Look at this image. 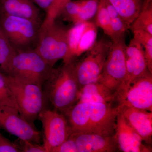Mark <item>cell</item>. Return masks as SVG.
<instances>
[{
    "label": "cell",
    "mask_w": 152,
    "mask_h": 152,
    "mask_svg": "<svg viewBox=\"0 0 152 152\" xmlns=\"http://www.w3.org/2000/svg\"><path fill=\"white\" fill-rule=\"evenodd\" d=\"M68 29L57 23L56 20L43 21L41 25L39 40L34 50L52 68L66 54Z\"/></svg>",
    "instance_id": "cell-4"
},
{
    "label": "cell",
    "mask_w": 152,
    "mask_h": 152,
    "mask_svg": "<svg viewBox=\"0 0 152 152\" xmlns=\"http://www.w3.org/2000/svg\"><path fill=\"white\" fill-rule=\"evenodd\" d=\"M113 104L89 103L90 122L94 132L115 134L116 119L120 110L118 105L114 107Z\"/></svg>",
    "instance_id": "cell-13"
},
{
    "label": "cell",
    "mask_w": 152,
    "mask_h": 152,
    "mask_svg": "<svg viewBox=\"0 0 152 152\" xmlns=\"http://www.w3.org/2000/svg\"><path fill=\"white\" fill-rule=\"evenodd\" d=\"M14 142L16 144L20 152H46L42 145L37 143L18 138Z\"/></svg>",
    "instance_id": "cell-29"
},
{
    "label": "cell",
    "mask_w": 152,
    "mask_h": 152,
    "mask_svg": "<svg viewBox=\"0 0 152 152\" xmlns=\"http://www.w3.org/2000/svg\"><path fill=\"white\" fill-rule=\"evenodd\" d=\"M18 137V138L39 143L42 134L34 124L30 123L20 115L17 109L0 106V129Z\"/></svg>",
    "instance_id": "cell-9"
},
{
    "label": "cell",
    "mask_w": 152,
    "mask_h": 152,
    "mask_svg": "<svg viewBox=\"0 0 152 152\" xmlns=\"http://www.w3.org/2000/svg\"><path fill=\"white\" fill-rule=\"evenodd\" d=\"M0 152H20L15 142H11L0 132Z\"/></svg>",
    "instance_id": "cell-30"
},
{
    "label": "cell",
    "mask_w": 152,
    "mask_h": 152,
    "mask_svg": "<svg viewBox=\"0 0 152 152\" xmlns=\"http://www.w3.org/2000/svg\"><path fill=\"white\" fill-rule=\"evenodd\" d=\"M53 69L34 50L16 51L9 64L7 75L20 81L43 88Z\"/></svg>",
    "instance_id": "cell-2"
},
{
    "label": "cell",
    "mask_w": 152,
    "mask_h": 152,
    "mask_svg": "<svg viewBox=\"0 0 152 152\" xmlns=\"http://www.w3.org/2000/svg\"><path fill=\"white\" fill-rule=\"evenodd\" d=\"M126 81L122 89L117 95V100L128 89L134 81L148 70L143 48L140 43L134 37L126 47Z\"/></svg>",
    "instance_id": "cell-12"
},
{
    "label": "cell",
    "mask_w": 152,
    "mask_h": 152,
    "mask_svg": "<svg viewBox=\"0 0 152 152\" xmlns=\"http://www.w3.org/2000/svg\"><path fill=\"white\" fill-rule=\"evenodd\" d=\"M111 28L113 34V42L118 40L129 29V26L120 16L111 19Z\"/></svg>",
    "instance_id": "cell-28"
},
{
    "label": "cell",
    "mask_w": 152,
    "mask_h": 152,
    "mask_svg": "<svg viewBox=\"0 0 152 152\" xmlns=\"http://www.w3.org/2000/svg\"><path fill=\"white\" fill-rule=\"evenodd\" d=\"M112 45V42L105 39L96 40L83 59L77 63L73 61L74 73L80 89L98 81Z\"/></svg>",
    "instance_id": "cell-6"
},
{
    "label": "cell",
    "mask_w": 152,
    "mask_h": 152,
    "mask_svg": "<svg viewBox=\"0 0 152 152\" xmlns=\"http://www.w3.org/2000/svg\"><path fill=\"white\" fill-rule=\"evenodd\" d=\"M38 119L42 125V145L46 152H52L65 141L72 132L64 115L56 110L45 109Z\"/></svg>",
    "instance_id": "cell-8"
},
{
    "label": "cell",
    "mask_w": 152,
    "mask_h": 152,
    "mask_svg": "<svg viewBox=\"0 0 152 152\" xmlns=\"http://www.w3.org/2000/svg\"><path fill=\"white\" fill-rule=\"evenodd\" d=\"M118 106L120 113L141 137L143 141L151 143L152 136V111L128 106Z\"/></svg>",
    "instance_id": "cell-15"
},
{
    "label": "cell",
    "mask_w": 152,
    "mask_h": 152,
    "mask_svg": "<svg viewBox=\"0 0 152 152\" xmlns=\"http://www.w3.org/2000/svg\"><path fill=\"white\" fill-rule=\"evenodd\" d=\"M117 102L118 106L152 111V73L148 70L136 79Z\"/></svg>",
    "instance_id": "cell-10"
},
{
    "label": "cell",
    "mask_w": 152,
    "mask_h": 152,
    "mask_svg": "<svg viewBox=\"0 0 152 152\" xmlns=\"http://www.w3.org/2000/svg\"><path fill=\"white\" fill-rule=\"evenodd\" d=\"M118 151L123 152H150L151 148L143 143L142 139L128 123L124 116L119 113L115 129Z\"/></svg>",
    "instance_id": "cell-14"
},
{
    "label": "cell",
    "mask_w": 152,
    "mask_h": 152,
    "mask_svg": "<svg viewBox=\"0 0 152 152\" xmlns=\"http://www.w3.org/2000/svg\"><path fill=\"white\" fill-rule=\"evenodd\" d=\"M44 86L46 100L54 110L64 115L78 100L80 90L74 73L73 61L53 68Z\"/></svg>",
    "instance_id": "cell-1"
},
{
    "label": "cell",
    "mask_w": 152,
    "mask_h": 152,
    "mask_svg": "<svg viewBox=\"0 0 152 152\" xmlns=\"http://www.w3.org/2000/svg\"><path fill=\"white\" fill-rule=\"evenodd\" d=\"M74 152H114L118 148L115 134L72 132L69 137Z\"/></svg>",
    "instance_id": "cell-11"
},
{
    "label": "cell",
    "mask_w": 152,
    "mask_h": 152,
    "mask_svg": "<svg viewBox=\"0 0 152 152\" xmlns=\"http://www.w3.org/2000/svg\"><path fill=\"white\" fill-rule=\"evenodd\" d=\"M143 4L142 8L145 7L152 4V0H142Z\"/></svg>",
    "instance_id": "cell-31"
},
{
    "label": "cell",
    "mask_w": 152,
    "mask_h": 152,
    "mask_svg": "<svg viewBox=\"0 0 152 152\" xmlns=\"http://www.w3.org/2000/svg\"><path fill=\"white\" fill-rule=\"evenodd\" d=\"M6 79L13 96L20 115L31 124L45 109L46 99L42 87L23 83L6 75Z\"/></svg>",
    "instance_id": "cell-3"
},
{
    "label": "cell",
    "mask_w": 152,
    "mask_h": 152,
    "mask_svg": "<svg viewBox=\"0 0 152 152\" xmlns=\"http://www.w3.org/2000/svg\"><path fill=\"white\" fill-rule=\"evenodd\" d=\"M16 52L0 28V72L7 75L9 64Z\"/></svg>",
    "instance_id": "cell-22"
},
{
    "label": "cell",
    "mask_w": 152,
    "mask_h": 152,
    "mask_svg": "<svg viewBox=\"0 0 152 152\" xmlns=\"http://www.w3.org/2000/svg\"><path fill=\"white\" fill-rule=\"evenodd\" d=\"M134 38L142 46L148 70L152 73V35L142 30L132 31Z\"/></svg>",
    "instance_id": "cell-24"
},
{
    "label": "cell",
    "mask_w": 152,
    "mask_h": 152,
    "mask_svg": "<svg viewBox=\"0 0 152 152\" xmlns=\"http://www.w3.org/2000/svg\"><path fill=\"white\" fill-rule=\"evenodd\" d=\"M79 101L86 102L113 103L117 102V94L102 84H89L80 90Z\"/></svg>",
    "instance_id": "cell-18"
},
{
    "label": "cell",
    "mask_w": 152,
    "mask_h": 152,
    "mask_svg": "<svg viewBox=\"0 0 152 152\" xmlns=\"http://www.w3.org/2000/svg\"><path fill=\"white\" fill-rule=\"evenodd\" d=\"M0 14L31 20L42 25L40 9L32 0H0Z\"/></svg>",
    "instance_id": "cell-16"
},
{
    "label": "cell",
    "mask_w": 152,
    "mask_h": 152,
    "mask_svg": "<svg viewBox=\"0 0 152 152\" xmlns=\"http://www.w3.org/2000/svg\"><path fill=\"white\" fill-rule=\"evenodd\" d=\"M70 0H32L38 8L45 12V22L55 20L66 4Z\"/></svg>",
    "instance_id": "cell-21"
},
{
    "label": "cell",
    "mask_w": 152,
    "mask_h": 152,
    "mask_svg": "<svg viewBox=\"0 0 152 152\" xmlns=\"http://www.w3.org/2000/svg\"><path fill=\"white\" fill-rule=\"evenodd\" d=\"M41 26L29 19L0 14V28L16 51L35 50Z\"/></svg>",
    "instance_id": "cell-5"
},
{
    "label": "cell",
    "mask_w": 152,
    "mask_h": 152,
    "mask_svg": "<svg viewBox=\"0 0 152 152\" xmlns=\"http://www.w3.org/2000/svg\"><path fill=\"white\" fill-rule=\"evenodd\" d=\"M126 34L112 42L109 54L97 82L102 84L117 95L126 81Z\"/></svg>",
    "instance_id": "cell-7"
},
{
    "label": "cell",
    "mask_w": 152,
    "mask_h": 152,
    "mask_svg": "<svg viewBox=\"0 0 152 152\" xmlns=\"http://www.w3.org/2000/svg\"><path fill=\"white\" fill-rule=\"evenodd\" d=\"M99 1L83 0L81 7L74 21V24L88 21L94 16L97 10Z\"/></svg>",
    "instance_id": "cell-26"
},
{
    "label": "cell",
    "mask_w": 152,
    "mask_h": 152,
    "mask_svg": "<svg viewBox=\"0 0 152 152\" xmlns=\"http://www.w3.org/2000/svg\"><path fill=\"white\" fill-rule=\"evenodd\" d=\"M132 31L142 30L152 35V4L142 8L136 18L129 27Z\"/></svg>",
    "instance_id": "cell-23"
},
{
    "label": "cell",
    "mask_w": 152,
    "mask_h": 152,
    "mask_svg": "<svg viewBox=\"0 0 152 152\" xmlns=\"http://www.w3.org/2000/svg\"><path fill=\"white\" fill-rule=\"evenodd\" d=\"M98 27L94 23L85 22L84 26L79 37L77 46L75 53V58L86 53L96 41Z\"/></svg>",
    "instance_id": "cell-20"
},
{
    "label": "cell",
    "mask_w": 152,
    "mask_h": 152,
    "mask_svg": "<svg viewBox=\"0 0 152 152\" xmlns=\"http://www.w3.org/2000/svg\"><path fill=\"white\" fill-rule=\"evenodd\" d=\"M6 75L0 72V106L12 107L18 110L16 102L7 83Z\"/></svg>",
    "instance_id": "cell-27"
},
{
    "label": "cell",
    "mask_w": 152,
    "mask_h": 152,
    "mask_svg": "<svg viewBox=\"0 0 152 152\" xmlns=\"http://www.w3.org/2000/svg\"><path fill=\"white\" fill-rule=\"evenodd\" d=\"M129 26L141 10L142 0H108Z\"/></svg>",
    "instance_id": "cell-19"
},
{
    "label": "cell",
    "mask_w": 152,
    "mask_h": 152,
    "mask_svg": "<svg viewBox=\"0 0 152 152\" xmlns=\"http://www.w3.org/2000/svg\"><path fill=\"white\" fill-rule=\"evenodd\" d=\"M89 103L78 101L64 114L72 132H93L90 119Z\"/></svg>",
    "instance_id": "cell-17"
},
{
    "label": "cell",
    "mask_w": 152,
    "mask_h": 152,
    "mask_svg": "<svg viewBox=\"0 0 152 152\" xmlns=\"http://www.w3.org/2000/svg\"><path fill=\"white\" fill-rule=\"evenodd\" d=\"M96 15L95 24L98 27L100 28L106 35L112 40L113 34L111 28V19L102 0L99 1Z\"/></svg>",
    "instance_id": "cell-25"
}]
</instances>
